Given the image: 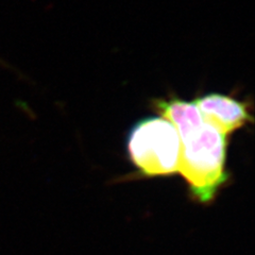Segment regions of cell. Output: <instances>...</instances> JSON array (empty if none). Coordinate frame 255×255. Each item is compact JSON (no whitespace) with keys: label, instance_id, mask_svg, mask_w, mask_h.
<instances>
[{"label":"cell","instance_id":"6da1fadb","mask_svg":"<svg viewBox=\"0 0 255 255\" xmlns=\"http://www.w3.org/2000/svg\"><path fill=\"white\" fill-rule=\"evenodd\" d=\"M153 106L179 134L178 171L186 181L190 195L198 202L211 203L229 178L228 136L204 121L194 102L171 97L155 100Z\"/></svg>","mask_w":255,"mask_h":255},{"label":"cell","instance_id":"7a4b0ae2","mask_svg":"<svg viewBox=\"0 0 255 255\" xmlns=\"http://www.w3.org/2000/svg\"><path fill=\"white\" fill-rule=\"evenodd\" d=\"M181 141L175 128L163 117L142 119L128 136V154L147 177L168 175L179 169Z\"/></svg>","mask_w":255,"mask_h":255},{"label":"cell","instance_id":"3957f363","mask_svg":"<svg viewBox=\"0 0 255 255\" xmlns=\"http://www.w3.org/2000/svg\"><path fill=\"white\" fill-rule=\"evenodd\" d=\"M194 103L204 121L227 136L252 121L248 103L231 96L210 93L197 98Z\"/></svg>","mask_w":255,"mask_h":255}]
</instances>
